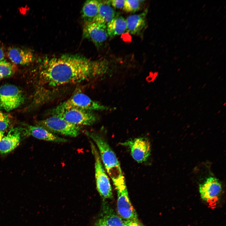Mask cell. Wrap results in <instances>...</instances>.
<instances>
[{
    "mask_svg": "<svg viewBox=\"0 0 226 226\" xmlns=\"http://www.w3.org/2000/svg\"><path fill=\"white\" fill-rule=\"evenodd\" d=\"M38 126L54 133L75 137L80 134V126L72 124L56 115L39 121Z\"/></svg>",
    "mask_w": 226,
    "mask_h": 226,
    "instance_id": "cell-5",
    "label": "cell"
},
{
    "mask_svg": "<svg viewBox=\"0 0 226 226\" xmlns=\"http://www.w3.org/2000/svg\"><path fill=\"white\" fill-rule=\"evenodd\" d=\"M127 147L133 159L138 163L146 161L151 154V146L149 140L144 137L131 139L121 143Z\"/></svg>",
    "mask_w": 226,
    "mask_h": 226,
    "instance_id": "cell-9",
    "label": "cell"
},
{
    "mask_svg": "<svg viewBox=\"0 0 226 226\" xmlns=\"http://www.w3.org/2000/svg\"><path fill=\"white\" fill-rule=\"evenodd\" d=\"M222 191L221 184L215 177L207 178L199 186V191L201 199L207 202L217 199Z\"/></svg>",
    "mask_w": 226,
    "mask_h": 226,
    "instance_id": "cell-11",
    "label": "cell"
},
{
    "mask_svg": "<svg viewBox=\"0 0 226 226\" xmlns=\"http://www.w3.org/2000/svg\"><path fill=\"white\" fill-rule=\"evenodd\" d=\"M71 109L93 111L94 110H108L111 108L92 100L82 93L77 92L53 109L51 113L53 115Z\"/></svg>",
    "mask_w": 226,
    "mask_h": 226,
    "instance_id": "cell-3",
    "label": "cell"
},
{
    "mask_svg": "<svg viewBox=\"0 0 226 226\" xmlns=\"http://www.w3.org/2000/svg\"><path fill=\"white\" fill-rule=\"evenodd\" d=\"M83 35L84 37L92 41L97 47H99L108 36L106 25L94 21L85 23Z\"/></svg>",
    "mask_w": 226,
    "mask_h": 226,
    "instance_id": "cell-10",
    "label": "cell"
},
{
    "mask_svg": "<svg viewBox=\"0 0 226 226\" xmlns=\"http://www.w3.org/2000/svg\"><path fill=\"white\" fill-rule=\"evenodd\" d=\"M117 193L118 214L125 220H138L137 213L129 200L126 182L115 186Z\"/></svg>",
    "mask_w": 226,
    "mask_h": 226,
    "instance_id": "cell-8",
    "label": "cell"
},
{
    "mask_svg": "<svg viewBox=\"0 0 226 226\" xmlns=\"http://www.w3.org/2000/svg\"><path fill=\"white\" fill-rule=\"evenodd\" d=\"M4 136V132L0 131V141Z\"/></svg>",
    "mask_w": 226,
    "mask_h": 226,
    "instance_id": "cell-26",
    "label": "cell"
},
{
    "mask_svg": "<svg viewBox=\"0 0 226 226\" xmlns=\"http://www.w3.org/2000/svg\"><path fill=\"white\" fill-rule=\"evenodd\" d=\"M10 124V120L8 115L0 110V131L6 130Z\"/></svg>",
    "mask_w": 226,
    "mask_h": 226,
    "instance_id": "cell-22",
    "label": "cell"
},
{
    "mask_svg": "<svg viewBox=\"0 0 226 226\" xmlns=\"http://www.w3.org/2000/svg\"><path fill=\"white\" fill-rule=\"evenodd\" d=\"M147 12L145 10L141 13L128 16L126 19L127 31L131 34L139 33L145 25Z\"/></svg>",
    "mask_w": 226,
    "mask_h": 226,
    "instance_id": "cell-15",
    "label": "cell"
},
{
    "mask_svg": "<svg viewBox=\"0 0 226 226\" xmlns=\"http://www.w3.org/2000/svg\"><path fill=\"white\" fill-rule=\"evenodd\" d=\"M21 131L18 128L11 129L0 141V153H8L19 145L21 139Z\"/></svg>",
    "mask_w": 226,
    "mask_h": 226,
    "instance_id": "cell-14",
    "label": "cell"
},
{
    "mask_svg": "<svg viewBox=\"0 0 226 226\" xmlns=\"http://www.w3.org/2000/svg\"><path fill=\"white\" fill-rule=\"evenodd\" d=\"M4 52L3 49L0 47V60L4 59Z\"/></svg>",
    "mask_w": 226,
    "mask_h": 226,
    "instance_id": "cell-25",
    "label": "cell"
},
{
    "mask_svg": "<svg viewBox=\"0 0 226 226\" xmlns=\"http://www.w3.org/2000/svg\"><path fill=\"white\" fill-rule=\"evenodd\" d=\"M40 63V81L48 88L87 81L104 74L108 68L103 61L73 55L46 56Z\"/></svg>",
    "mask_w": 226,
    "mask_h": 226,
    "instance_id": "cell-1",
    "label": "cell"
},
{
    "mask_svg": "<svg viewBox=\"0 0 226 226\" xmlns=\"http://www.w3.org/2000/svg\"><path fill=\"white\" fill-rule=\"evenodd\" d=\"M7 55L12 62L21 65L29 64L35 58L34 53L30 49L19 47L9 48Z\"/></svg>",
    "mask_w": 226,
    "mask_h": 226,
    "instance_id": "cell-13",
    "label": "cell"
},
{
    "mask_svg": "<svg viewBox=\"0 0 226 226\" xmlns=\"http://www.w3.org/2000/svg\"><path fill=\"white\" fill-rule=\"evenodd\" d=\"M24 134L40 140L55 143H64L68 141V139L60 137L38 126L28 125L24 131Z\"/></svg>",
    "mask_w": 226,
    "mask_h": 226,
    "instance_id": "cell-12",
    "label": "cell"
},
{
    "mask_svg": "<svg viewBox=\"0 0 226 226\" xmlns=\"http://www.w3.org/2000/svg\"><path fill=\"white\" fill-rule=\"evenodd\" d=\"M90 145L91 152L94 159L95 176L97 191L103 198H111L112 197V193L109 179L97 148L91 142Z\"/></svg>",
    "mask_w": 226,
    "mask_h": 226,
    "instance_id": "cell-4",
    "label": "cell"
},
{
    "mask_svg": "<svg viewBox=\"0 0 226 226\" xmlns=\"http://www.w3.org/2000/svg\"><path fill=\"white\" fill-rule=\"evenodd\" d=\"M125 1V0H110V4L112 7L116 8H123Z\"/></svg>",
    "mask_w": 226,
    "mask_h": 226,
    "instance_id": "cell-23",
    "label": "cell"
},
{
    "mask_svg": "<svg viewBox=\"0 0 226 226\" xmlns=\"http://www.w3.org/2000/svg\"><path fill=\"white\" fill-rule=\"evenodd\" d=\"M16 70L15 65L5 60H0V79L13 74Z\"/></svg>",
    "mask_w": 226,
    "mask_h": 226,
    "instance_id": "cell-20",
    "label": "cell"
},
{
    "mask_svg": "<svg viewBox=\"0 0 226 226\" xmlns=\"http://www.w3.org/2000/svg\"><path fill=\"white\" fill-rule=\"evenodd\" d=\"M100 1L88 0L86 1L82 10V16L86 23L93 21L98 12Z\"/></svg>",
    "mask_w": 226,
    "mask_h": 226,
    "instance_id": "cell-19",
    "label": "cell"
},
{
    "mask_svg": "<svg viewBox=\"0 0 226 226\" xmlns=\"http://www.w3.org/2000/svg\"><path fill=\"white\" fill-rule=\"evenodd\" d=\"M125 226H144L138 220H124Z\"/></svg>",
    "mask_w": 226,
    "mask_h": 226,
    "instance_id": "cell-24",
    "label": "cell"
},
{
    "mask_svg": "<svg viewBox=\"0 0 226 226\" xmlns=\"http://www.w3.org/2000/svg\"><path fill=\"white\" fill-rule=\"evenodd\" d=\"M140 3L139 0H125L123 8V10L128 13L135 12L139 9Z\"/></svg>",
    "mask_w": 226,
    "mask_h": 226,
    "instance_id": "cell-21",
    "label": "cell"
},
{
    "mask_svg": "<svg viewBox=\"0 0 226 226\" xmlns=\"http://www.w3.org/2000/svg\"><path fill=\"white\" fill-rule=\"evenodd\" d=\"M85 133L96 145L103 165L114 185L125 182L119 161L105 139L94 132L85 131Z\"/></svg>",
    "mask_w": 226,
    "mask_h": 226,
    "instance_id": "cell-2",
    "label": "cell"
},
{
    "mask_svg": "<svg viewBox=\"0 0 226 226\" xmlns=\"http://www.w3.org/2000/svg\"><path fill=\"white\" fill-rule=\"evenodd\" d=\"M24 97L17 86L6 84L0 87V109L7 111L17 108L23 104Z\"/></svg>",
    "mask_w": 226,
    "mask_h": 226,
    "instance_id": "cell-6",
    "label": "cell"
},
{
    "mask_svg": "<svg viewBox=\"0 0 226 226\" xmlns=\"http://www.w3.org/2000/svg\"><path fill=\"white\" fill-rule=\"evenodd\" d=\"M94 226H125L124 220L110 208H107Z\"/></svg>",
    "mask_w": 226,
    "mask_h": 226,
    "instance_id": "cell-17",
    "label": "cell"
},
{
    "mask_svg": "<svg viewBox=\"0 0 226 226\" xmlns=\"http://www.w3.org/2000/svg\"><path fill=\"white\" fill-rule=\"evenodd\" d=\"M115 17V12L109 1H100L98 14L94 21L106 25Z\"/></svg>",
    "mask_w": 226,
    "mask_h": 226,
    "instance_id": "cell-16",
    "label": "cell"
},
{
    "mask_svg": "<svg viewBox=\"0 0 226 226\" xmlns=\"http://www.w3.org/2000/svg\"><path fill=\"white\" fill-rule=\"evenodd\" d=\"M108 36L113 38L123 34L126 30V19L122 16L115 17L107 25Z\"/></svg>",
    "mask_w": 226,
    "mask_h": 226,
    "instance_id": "cell-18",
    "label": "cell"
},
{
    "mask_svg": "<svg viewBox=\"0 0 226 226\" xmlns=\"http://www.w3.org/2000/svg\"><path fill=\"white\" fill-rule=\"evenodd\" d=\"M53 115L61 117L70 123L79 126L91 125L99 119L93 111L76 109L66 110Z\"/></svg>",
    "mask_w": 226,
    "mask_h": 226,
    "instance_id": "cell-7",
    "label": "cell"
}]
</instances>
